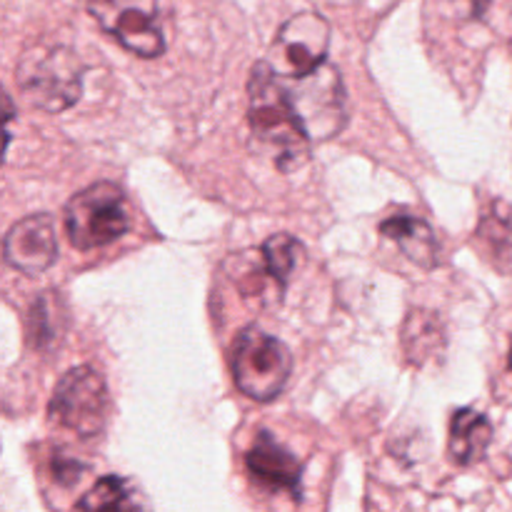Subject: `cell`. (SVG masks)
Segmentation results:
<instances>
[{
	"mask_svg": "<svg viewBox=\"0 0 512 512\" xmlns=\"http://www.w3.org/2000/svg\"><path fill=\"white\" fill-rule=\"evenodd\" d=\"M248 98V120L260 148L273 158V163L283 173L303 165L310 155V135L285 93L283 78L275 73L268 60L253 65Z\"/></svg>",
	"mask_w": 512,
	"mask_h": 512,
	"instance_id": "6da1fadb",
	"label": "cell"
},
{
	"mask_svg": "<svg viewBox=\"0 0 512 512\" xmlns=\"http://www.w3.org/2000/svg\"><path fill=\"white\" fill-rule=\"evenodd\" d=\"M230 365H233L235 385L245 398L270 403L288 385L293 373V355L278 338L250 325L235 338Z\"/></svg>",
	"mask_w": 512,
	"mask_h": 512,
	"instance_id": "7a4b0ae2",
	"label": "cell"
},
{
	"mask_svg": "<svg viewBox=\"0 0 512 512\" xmlns=\"http://www.w3.org/2000/svg\"><path fill=\"white\" fill-rule=\"evenodd\" d=\"M128 228V200L115 183L90 185L65 205V233L78 250L105 248L123 238Z\"/></svg>",
	"mask_w": 512,
	"mask_h": 512,
	"instance_id": "3957f363",
	"label": "cell"
},
{
	"mask_svg": "<svg viewBox=\"0 0 512 512\" xmlns=\"http://www.w3.org/2000/svg\"><path fill=\"white\" fill-rule=\"evenodd\" d=\"M15 80L30 105L48 113L70 108L83 93L80 63L68 48H40L25 53L15 70Z\"/></svg>",
	"mask_w": 512,
	"mask_h": 512,
	"instance_id": "277c9868",
	"label": "cell"
},
{
	"mask_svg": "<svg viewBox=\"0 0 512 512\" xmlns=\"http://www.w3.org/2000/svg\"><path fill=\"white\" fill-rule=\"evenodd\" d=\"M283 85L310 140H330L345 128L348 98L343 78L333 65L323 63L315 73L303 78H283Z\"/></svg>",
	"mask_w": 512,
	"mask_h": 512,
	"instance_id": "5b68a950",
	"label": "cell"
},
{
	"mask_svg": "<svg viewBox=\"0 0 512 512\" xmlns=\"http://www.w3.org/2000/svg\"><path fill=\"white\" fill-rule=\"evenodd\" d=\"M50 420L78 438H95L108 420V385L90 365L73 368L60 378L50 398Z\"/></svg>",
	"mask_w": 512,
	"mask_h": 512,
	"instance_id": "8992f818",
	"label": "cell"
},
{
	"mask_svg": "<svg viewBox=\"0 0 512 512\" xmlns=\"http://www.w3.org/2000/svg\"><path fill=\"white\" fill-rule=\"evenodd\" d=\"M95 23L138 58H158L165 50L158 0H88Z\"/></svg>",
	"mask_w": 512,
	"mask_h": 512,
	"instance_id": "52a82bcc",
	"label": "cell"
},
{
	"mask_svg": "<svg viewBox=\"0 0 512 512\" xmlns=\"http://www.w3.org/2000/svg\"><path fill=\"white\" fill-rule=\"evenodd\" d=\"M330 25L318 13H298L278 30L268 63L283 78H303L328 63Z\"/></svg>",
	"mask_w": 512,
	"mask_h": 512,
	"instance_id": "ba28073f",
	"label": "cell"
},
{
	"mask_svg": "<svg viewBox=\"0 0 512 512\" xmlns=\"http://www.w3.org/2000/svg\"><path fill=\"white\" fill-rule=\"evenodd\" d=\"M5 263L18 273L35 278L45 273L58 258V238H55V223L48 213H35L18 220L5 233L3 243Z\"/></svg>",
	"mask_w": 512,
	"mask_h": 512,
	"instance_id": "9c48e42d",
	"label": "cell"
},
{
	"mask_svg": "<svg viewBox=\"0 0 512 512\" xmlns=\"http://www.w3.org/2000/svg\"><path fill=\"white\" fill-rule=\"evenodd\" d=\"M245 468L250 478L258 485H263L270 493H290L293 498H300V478L303 468L298 460L278 443L270 433H260L255 438L253 448L245 455Z\"/></svg>",
	"mask_w": 512,
	"mask_h": 512,
	"instance_id": "30bf717a",
	"label": "cell"
},
{
	"mask_svg": "<svg viewBox=\"0 0 512 512\" xmlns=\"http://www.w3.org/2000/svg\"><path fill=\"white\" fill-rule=\"evenodd\" d=\"M380 233L398 243L400 253L415 265L425 270H433L440 263V245L435 240L433 230L423 218L410 213H398L380 225Z\"/></svg>",
	"mask_w": 512,
	"mask_h": 512,
	"instance_id": "8fae6325",
	"label": "cell"
},
{
	"mask_svg": "<svg viewBox=\"0 0 512 512\" xmlns=\"http://www.w3.org/2000/svg\"><path fill=\"white\" fill-rule=\"evenodd\" d=\"M493 443V425L478 410L463 408L450 420V458L463 468L480 463Z\"/></svg>",
	"mask_w": 512,
	"mask_h": 512,
	"instance_id": "7c38bea8",
	"label": "cell"
},
{
	"mask_svg": "<svg viewBox=\"0 0 512 512\" xmlns=\"http://www.w3.org/2000/svg\"><path fill=\"white\" fill-rule=\"evenodd\" d=\"M300 258H303V245H300V240H295L293 235L278 233L263 243L265 273H268V278H273L280 288H283L290 280V275L295 273V268L300 265Z\"/></svg>",
	"mask_w": 512,
	"mask_h": 512,
	"instance_id": "4fadbf2b",
	"label": "cell"
},
{
	"mask_svg": "<svg viewBox=\"0 0 512 512\" xmlns=\"http://www.w3.org/2000/svg\"><path fill=\"white\" fill-rule=\"evenodd\" d=\"M410 318L415 320V325L405 323L403 330V345H405V353L413 363H425L428 355H433V350H438V345L428 343V338L438 340L443 343V325H440L438 315H433L430 310H413Z\"/></svg>",
	"mask_w": 512,
	"mask_h": 512,
	"instance_id": "5bb4252c",
	"label": "cell"
},
{
	"mask_svg": "<svg viewBox=\"0 0 512 512\" xmlns=\"http://www.w3.org/2000/svg\"><path fill=\"white\" fill-rule=\"evenodd\" d=\"M133 490L128 488V483L115 475L110 478L98 480L88 493L80 498L78 508L80 510H125V508H138V500L133 498Z\"/></svg>",
	"mask_w": 512,
	"mask_h": 512,
	"instance_id": "9a60e30c",
	"label": "cell"
},
{
	"mask_svg": "<svg viewBox=\"0 0 512 512\" xmlns=\"http://www.w3.org/2000/svg\"><path fill=\"white\" fill-rule=\"evenodd\" d=\"M63 313V300L58 298V295L50 290L48 295H43V298L35 300L33 310H30V340H35V345H48V343H55L58 340V333L63 328H58V325H50L53 320H60V315Z\"/></svg>",
	"mask_w": 512,
	"mask_h": 512,
	"instance_id": "2e32d148",
	"label": "cell"
},
{
	"mask_svg": "<svg viewBox=\"0 0 512 512\" xmlns=\"http://www.w3.org/2000/svg\"><path fill=\"white\" fill-rule=\"evenodd\" d=\"M50 468H53V478L58 480L60 485L78 483L80 475H83V465H80L78 460L68 458V455H55Z\"/></svg>",
	"mask_w": 512,
	"mask_h": 512,
	"instance_id": "e0dca14e",
	"label": "cell"
},
{
	"mask_svg": "<svg viewBox=\"0 0 512 512\" xmlns=\"http://www.w3.org/2000/svg\"><path fill=\"white\" fill-rule=\"evenodd\" d=\"M453 3H458L463 15H468V18H483L493 0H453Z\"/></svg>",
	"mask_w": 512,
	"mask_h": 512,
	"instance_id": "ac0fdd59",
	"label": "cell"
},
{
	"mask_svg": "<svg viewBox=\"0 0 512 512\" xmlns=\"http://www.w3.org/2000/svg\"><path fill=\"white\" fill-rule=\"evenodd\" d=\"M508 363H510V370H512V348H510V360H508Z\"/></svg>",
	"mask_w": 512,
	"mask_h": 512,
	"instance_id": "d6986e66",
	"label": "cell"
}]
</instances>
